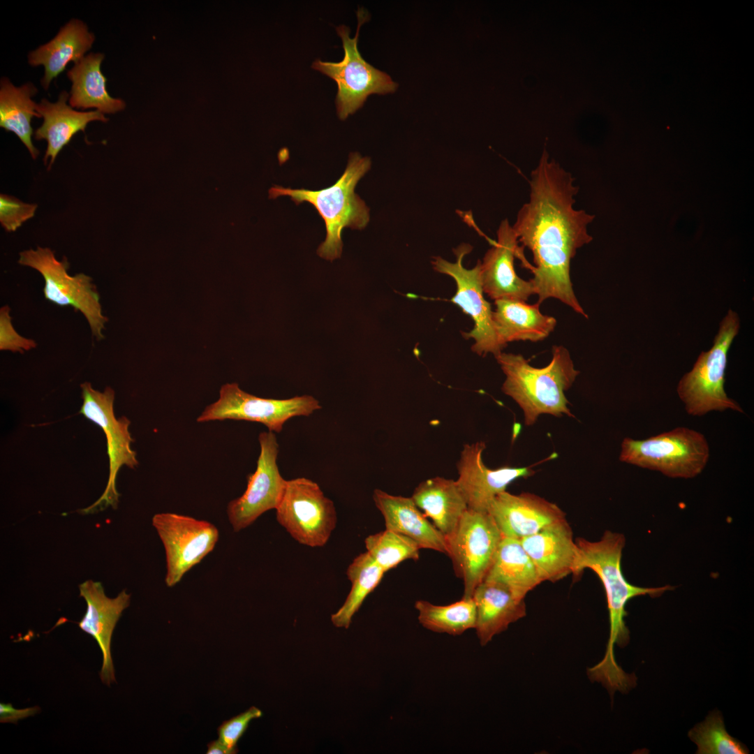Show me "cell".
Here are the masks:
<instances>
[{"instance_id":"9a60e30c","label":"cell","mask_w":754,"mask_h":754,"mask_svg":"<svg viewBox=\"0 0 754 754\" xmlns=\"http://www.w3.org/2000/svg\"><path fill=\"white\" fill-rule=\"evenodd\" d=\"M260 454L255 472L248 476L244 494L227 505V515L232 529L238 532L252 524L265 512L278 507L287 480L277 465L279 443L274 432L259 434Z\"/></svg>"},{"instance_id":"52a82bcc","label":"cell","mask_w":754,"mask_h":754,"mask_svg":"<svg viewBox=\"0 0 754 754\" xmlns=\"http://www.w3.org/2000/svg\"><path fill=\"white\" fill-rule=\"evenodd\" d=\"M357 15V28L354 38L350 37L348 27H336L342 40L343 59L339 62L316 59L311 66L337 82L335 103L341 120L360 109L369 95L393 93L398 86L388 74L374 68L361 56L357 47L359 32L361 26L368 20L369 14L364 9L359 8Z\"/></svg>"},{"instance_id":"d6986e66","label":"cell","mask_w":754,"mask_h":754,"mask_svg":"<svg viewBox=\"0 0 754 754\" xmlns=\"http://www.w3.org/2000/svg\"><path fill=\"white\" fill-rule=\"evenodd\" d=\"M80 596L87 603V610L79 627L92 636L103 654V665L99 673L104 684L115 681L114 669L110 651L111 638L115 626L123 611L130 604L131 595L126 590L117 597H108L99 582L87 580L79 586Z\"/></svg>"},{"instance_id":"3957f363","label":"cell","mask_w":754,"mask_h":754,"mask_svg":"<svg viewBox=\"0 0 754 754\" xmlns=\"http://www.w3.org/2000/svg\"><path fill=\"white\" fill-rule=\"evenodd\" d=\"M495 358L505 376L502 392L522 410L526 426L533 425L543 414L575 417L565 392L579 371L566 348L554 346L550 362L541 368L531 366L520 354L501 352Z\"/></svg>"},{"instance_id":"e0dca14e","label":"cell","mask_w":754,"mask_h":754,"mask_svg":"<svg viewBox=\"0 0 754 754\" xmlns=\"http://www.w3.org/2000/svg\"><path fill=\"white\" fill-rule=\"evenodd\" d=\"M517 235L508 219L503 220L497 230V240L480 261L482 289L491 299H510L526 302L535 295L531 281L520 278L516 273L514 260L523 256Z\"/></svg>"},{"instance_id":"f546056e","label":"cell","mask_w":754,"mask_h":754,"mask_svg":"<svg viewBox=\"0 0 754 754\" xmlns=\"http://www.w3.org/2000/svg\"><path fill=\"white\" fill-rule=\"evenodd\" d=\"M385 573L367 552L353 559L346 570L351 589L341 607L331 616L334 626L349 627L353 615L380 584Z\"/></svg>"},{"instance_id":"ba28073f","label":"cell","mask_w":754,"mask_h":754,"mask_svg":"<svg viewBox=\"0 0 754 754\" xmlns=\"http://www.w3.org/2000/svg\"><path fill=\"white\" fill-rule=\"evenodd\" d=\"M19 264L37 270L43 277L45 298L59 306H72L81 312L98 341L104 339L103 331L108 318L103 315L100 295L91 276L68 274L66 257L58 260L50 248L38 246L20 253Z\"/></svg>"},{"instance_id":"2e32d148","label":"cell","mask_w":754,"mask_h":754,"mask_svg":"<svg viewBox=\"0 0 754 754\" xmlns=\"http://www.w3.org/2000/svg\"><path fill=\"white\" fill-rule=\"evenodd\" d=\"M486 448L484 441L466 444L457 463L459 477L456 480L463 494L468 509L488 512L489 508L500 493L518 478L533 475L534 465L526 467L503 466L490 468L482 460Z\"/></svg>"},{"instance_id":"4316f807","label":"cell","mask_w":754,"mask_h":754,"mask_svg":"<svg viewBox=\"0 0 754 754\" xmlns=\"http://www.w3.org/2000/svg\"><path fill=\"white\" fill-rule=\"evenodd\" d=\"M104 57L103 53L91 52L67 72V77L72 82L69 104L73 108H96L105 114H114L126 108L124 100L110 96L106 89L107 79L101 70Z\"/></svg>"},{"instance_id":"6da1fadb","label":"cell","mask_w":754,"mask_h":754,"mask_svg":"<svg viewBox=\"0 0 754 754\" xmlns=\"http://www.w3.org/2000/svg\"><path fill=\"white\" fill-rule=\"evenodd\" d=\"M529 186L528 201L512 226L518 242L533 256L530 281L536 303L555 298L588 318L574 293L570 272L577 250L593 239L587 227L595 216L574 207L579 188L545 149L531 172Z\"/></svg>"},{"instance_id":"4dcf8cb0","label":"cell","mask_w":754,"mask_h":754,"mask_svg":"<svg viewBox=\"0 0 754 754\" xmlns=\"http://www.w3.org/2000/svg\"><path fill=\"white\" fill-rule=\"evenodd\" d=\"M415 607L419 622L433 632L459 635L475 627L476 607L473 598H461L448 605H436L419 600L415 602Z\"/></svg>"},{"instance_id":"ffe728a7","label":"cell","mask_w":754,"mask_h":754,"mask_svg":"<svg viewBox=\"0 0 754 754\" xmlns=\"http://www.w3.org/2000/svg\"><path fill=\"white\" fill-rule=\"evenodd\" d=\"M519 540L542 582H554L572 573L578 547L566 519Z\"/></svg>"},{"instance_id":"74e56055","label":"cell","mask_w":754,"mask_h":754,"mask_svg":"<svg viewBox=\"0 0 754 754\" xmlns=\"http://www.w3.org/2000/svg\"><path fill=\"white\" fill-rule=\"evenodd\" d=\"M207 754H233L219 739L210 741L207 744Z\"/></svg>"},{"instance_id":"7402d4cb","label":"cell","mask_w":754,"mask_h":754,"mask_svg":"<svg viewBox=\"0 0 754 754\" xmlns=\"http://www.w3.org/2000/svg\"><path fill=\"white\" fill-rule=\"evenodd\" d=\"M373 500L384 518L385 529L408 537L421 549H433L448 555L445 536L428 521L411 497L394 496L376 489Z\"/></svg>"},{"instance_id":"e575fe53","label":"cell","mask_w":754,"mask_h":754,"mask_svg":"<svg viewBox=\"0 0 754 754\" xmlns=\"http://www.w3.org/2000/svg\"><path fill=\"white\" fill-rule=\"evenodd\" d=\"M263 716L260 709L251 707L246 711L223 722L218 727L219 739L230 750L237 753V742L246 732L250 722Z\"/></svg>"},{"instance_id":"836d02e7","label":"cell","mask_w":754,"mask_h":754,"mask_svg":"<svg viewBox=\"0 0 754 754\" xmlns=\"http://www.w3.org/2000/svg\"><path fill=\"white\" fill-rule=\"evenodd\" d=\"M37 207L36 204L25 203L15 197L1 194L0 223L6 231L14 232L34 216Z\"/></svg>"},{"instance_id":"5bb4252c","label":"cell","mask_w":754,"mask_h":754,"mask_svg":"<svg viewBox=\"0 0 754 754\" xmlns=\"http://www.w3.org/2000/svg\"><path fill=\"white\" fill-rule=\"evenodd\" d=\"M152 524L163 545L165 584L172 587L214 548L219 538L212 523L172 512L156 514Z\"/></svg>"},{"instance_id":"5b68a950","label":"cell","mask_w":754,"mask_h":754,"mask_svg":"<svg viewBox=\"0 0 754 754\" xmlns=\"http://www.w3.org/2000/svg\"><path fill=\"white\" fill-rule=\"evenodd\" d=\"M709 458V447L701 433L677 427L644 440L625 438L619 459L657 471L675 478H691L702 473Z\"/></svg>"},{"instance_id":"277c9868","label":"cell","mask_w":754,"mask_h":754,"mask_svg":"<svg viewBox=\"0 0 754 754\" xmlns=\"http://www.w3.org/2000/svg\"><path fill=\"white\" fill-rule=\"evenodd\" d=\"M370 168L369 157L351 153L343 175L331 186L312 191L275 185L269 190V198L287 195L296 205L304 202L311 204L324 220L327 232L325 240L319 246L317 253L332 261L341 257L342 230L345 228L362 230L369 221V209L355 193V188Z\"/></svg>"},{"instance_id":"7a4b0ae2","label":"cell","mask_w":754,"mask_h":754,"mask_svg":"<svg viewBox=\"0 0 754 754\" xmlns=\"http://www.w3.org/2000/svg\"><path fill=\"white\" fill-rule=\"evenodd\" d=\"M626 542L623 534L607 531L598 541L591 542L578 538V556L572 575L577 577L586 568L593 570L604 586L609 611V636L603 658L587 670L592 681L600 682L609 692L627 688L633 680V674L626 673L614 658V645L623 647L630 640L629 630L624 618L627 615L626 605L637 596L649 595L652 598L671 590L666 585L657 588H644L630 584L624 577L621 568L622 550Z\"/></svg>"},{"instance_id":"f1b7e54d","label":"cell","mask_w":754,"mask_h":754,"mask_svg":"<svg viewBox=\"0 0 754 754\" xmlns=\"http://www.w3.org/2000/svg\"><path fill=\"white\" fill-rule=\"evenodd\" d=\"M37 92L38 89L31 82L16 87L8 78L1 79L0 126L14 133L34 160L39 155V151L32 142L34 133L31 123L34 117H41L36 112L37 103L32 100Z\"/></svg>"},{"instance_id":"1f68e13d","label":"cell","mask_w":754,"mask_h":754,"mask_svg":"<svg viewBox=\"0 0 754 754\" xmlns=\"http://www.w3.org/2000/svg\"><path fill=\"white\" fill-rule=\"evenodd\" d=\"M364 544L367 552L385 572L406 560L416 561L420 558L421 548L417 542L390 530L367 536Z\"/></svg>"},{"instance_id":"7c38bea8","label":"cell","mask_w":754,"mask_h":754,"mask_svg":"<svg viewBox=\"0 0 754 754\" xmlns=\"http://www.w3.org/2000/svg\"><path fill=\"white\" fill-rule=\"evenodd\" d=\"M503 535L489 512L468 509L446 539L448 554L457 576L464 582L462 598H471L484 581Z\"/></svg>"},{"instance_id":"d6a6232c","label":"cell","mask_w":754,"mask_h":754,"mask_svg":"<svg viewBox=\"0 0 754 754\" xmlns=\"http://www.w3.org/2000/svg\"><path fill=\"white\" fill-rule=\"evenodd\" d=\"M689 738L697 746V754H747V747L726 730L720 711L710 712L704 721L689 732Z\"/></svg>"},{"instance_id":"9c48e42d","label":"cell","mask_w":754,"mask_h":754,"mask_svg":"<svg viewBox=\"0 0 754 754\" xmlns=\"http://www.w3.org/2000/svg\"><path fill=\"white\" fill-rule=\"evenodd\" d=\"M276 517L294 540L311 547L324 546L337 522L333 501L316 482L304 477L287 480Z\"/></svg>"},{"instance_id":"4fadbf2b","label":"cell","mask_w":754,"mask_h":754,"mask_svg":"<svg viewBox=\"0 0 754 754\" xmlns=\"http://www.w3.org/2000/svg\"><path fill=\"white\" fill-rule=\"evenodd\" d=\"M473 249L468 244H461L453 249L456 261L451 263L440 256L431 261L437 272L451 276L456 282L457 290L452 302L458 305L474 322L473 328L463 333L466 339H473L471 349L478 355L491 353L494 357L503 349L496 337L492 320L491 305L484 297L481 276L480 261L475 267L466 269L463 265L464 258Z\"/></svg>"},{"instance_id":"603a6c76","label":"cell","mask_w":754,"mask_h":754,"mask_svg":"<svg viewBox=\"0 0 754 754\" xmlns=\"http://www.w3.org/2000/svg\"><path fill=\"white\" fill-rule=\"evenodd\" d=\"M95 40L86 24L78 19H72L61 27L57 35L49 42L39 46L28 54V62L32 66H43L45 73L41 85L45 89L50 82L73 61H80L89 50Z\"/></svg>"},{"instance_id":"8992f818","label":"cell","mask_w":754,"mask_h":754,"mask_svg":"<svg viewBox=\"0 0 754 754\" xmlns=\"http://www.w3.org/2000/svg\"><path fill=\"white\" fill-rule=\"evenodd\" d=\"M739 328V317L730 309L720 323L712 348L702 352L692 370L680 380L677 392L689 415L701 416L712 411L727 409L744 412L724 389L727 354Z\"/></svg>"},{"instance_id":"30bf717a","label":"cell","mask_w":754,"mask_h":754,"mask_svg":"<svg viewBox=\"0 0 754 754\" xmlns=\"http://www.w3.org/2000/svg\"><path fill=\"white\" fill-rule=\"evenodd\" d=\"M321 408L319 401L310 395L284 399L262 398L246 392L237 383H232L221 386L219 399L205 408L197 422H256L265 425L268 431L279 433L290 418L309 416Z\"/></svg>"},{"instance_id":"83f0119b","label":"cell","mask_w":754,"mask_h":754,"mask_svg":"<svg viewBox=\"0 0 754 754\" xmlns=\"http://www.w3.org/2000/svg\"><path fill=\"white\" fill-rule=\"evenodd\" d=\"M484 581L503 585L519 600L542 582L520 540L508 537H503Z\"/></svg>"},{"instance_id":"d590c367","label":"cell","mask_w":754,"mask_h":754,"mask_svg":"<svg viewBox=\"0 0 754 754\" xmlns=\"http://www.w3.org/2000/svg\"><path fill=\"white\" fill-rule=\"evenodd\" d=\"M10 307L0 309V350L24 353L37 346L36 342L18 334L13 326Z\"/></svg>"},{"instance_id":"44dd1931","label":"cell","mask_w":754,"mask_h":754,"mask_svg":"<svg viewBox=\"0 0 754 754\" xmlns=\"http://www.w3.org/2000/svg\"><path fill=\"white\" fill-rule=\"evenodd\" d=\"M70 94L62 91L56 102L46 98L37 103L36 112L43 119L42 125L34 132L37 140H45L47 149L43 158L48 170L64 146L79 131L84 132L87 125L94 121L107 122L109 119L99 110L81 112L74 110L67 101Z\"/></svg>"},{"instance_id":"8d00e7d4","label":"cell","mask_w":754,"mask_h":754,"mask_svg":"<svg viewBox=\"0 0 754 754\" xmlns=\"http://www.w3.org/2000/svg\"><path fill=\"white\" fill-rule=\"evenodd\" d=\"M40 711L38 707L15 709L10 703H0V722L17 723L19 720L32 716Z\"/></svg>"},{"instance_id":"cb8c5ba5","label":"cell","mask_w":754,"mask_h":754,"mask_svg":"<svg viewBox=\"0 0 754 754\" xmlns=\"http://www.w3.org/2000/svg\"><path fill=\"white\" fill-rule=\"evenodd\" d=\"M494 303L492 320L503 348L512 341L544 340L556 325V318L542 313L538 303L528 304L510 299L497 300Z\"/></svg>"},{"instance_id":"d4e9b609","label":"cell","mask_w":754,"mask_h":754,"mask_svg":"<svg viewBox=\"0 0 754 754\" xmlns=\"http://www.w3.org/2000/svg\"><path fill=\"white\" fill-rule=\"evenodd\" d=\"M472 598L476 607L475 629L482 646L526 614L524 600L516 598L508 589L498 583L483 581Z\"/></svg>"},{"instance_id":"484cf974","label":"cell","mask_w":754,"mask_h":754,"mask_svg":"<svg viewBox=\"0 0 754 754\" xmlns=\"http://www.w3.org/2000/svg\"><path fill=\"white\" fill-rule=\"evenodd\" d=\"M417 508L442 533L445 539L456 530L468 510L456 480L435 477L420 482L411 496Z\"/></svg>"},{"instance_id":"8fae6325","label":"cell","mask_w":754,"mask_h":754,"mask_svg":"<svg viewBox=\"0 0 754 754\" xmlns=\"http://www.w3.org/2000/svg\"><path fill=\"white\" fill-rule=\"evenodd\" d=\"M80 387L83 402L80 413L100 426L105 434L110 465L109 478L103 494L82 510L84 513H91L108 506L117 508L119 497L116 489L117 473L123 466L135 468L138 461L136 452L131 448L130 420L124 416L117 419L114 415V390L106 387L101 392L94 389L89 382L82 383Z\"/></svg>"},{"instance_id":"ac0fdd59","label":"cell","mask_w":754,"mask_h":754,"mask_svg":"<svg viewBox=\"0 0 754 754\" xmlns=\"http://www.w3.org/2000/svg\"><path fill=\"white\" fill-rule=\"evenodd\" d=\"M488 512L503 537L518 540L566 519L556 504L530 492L512 494L504 491L495 497Z\"/></svg>"}]
</instances>
